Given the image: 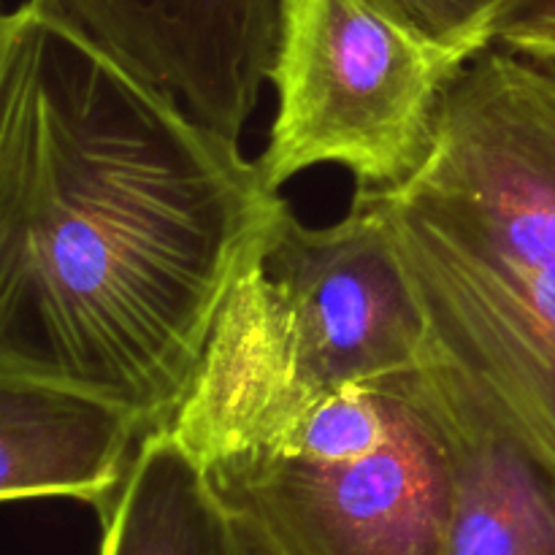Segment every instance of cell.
<instances>
[{
    "label": "cell",
    "mask_w": 555,
    "mask_h": 555,
    "mask_svg": "<svg viewBox=\"0 0 555 555\" xmlns=\"http://www.w3.org/2000/svg\"><path fill=\"white\" fill-rule=\"evenodd\" d=\"M195 125L242 144L274 74L285 0H27Z\"/></svg>",
    "instance_id": "cell-6"
},
{
    "label": "cell",
    "mask_w": 555,
    "mask_h": 555,
    "mask_svg": "<svg viewBox=\"0 0 555 555\" xmlns=\"http://www.w3.org/2000/svg\"><path fill=\"white\" fill-rule=\"evenodd\" d=\"M396 27L448 57H475L493 47L491 30L513 0H361Z\"/></svg>",
    "instance_id": "cell-10"
},
{
    "label": "cell",
    "mask_w": 555,
    "mask_h": 555,
    "mask_svg": "<svg viewBox=\"0 0 555 555\" xmlns=\"http://www.w3.org/2000/svg\"><path fill=\"white\" fill-rule=\"evenodd\" d=\"M101 529L98 555H249L204 466L168 428L144 437Z\"/></svg>",
    "instance_id": "cell-9"
},
{
    "label": "cell",
    "mask_w": 555,
    "mask_h": 555,
    "mask_svg": "<svg viewBox=\"0 0 555 555\" xmlns=\"http://www.w3.org/2000/svg\"><path fill=\"white\" fill-rule=\"evenodd\" d=\"M555 20V0H513L507 9L499 14L496 25L491 30V43L493 36L504 27H515V25H531V22H547Z\"/></svg>",
    "instance_id": "cell-12"
},
{
    "label": "cell",
    "mask_w": 555,
    "mask_h": 555,
    "mask_svg": "<svg viewBox=\"0 0 555 555\" xmlns=\"http://www.w3.org/2000/svg\"><path fill=\"white\" fill-rule=\"evenodd\" d=\"M428 331L383 209L304 225L282 201L238 260L168 431L198 464L271 442L325 399L417 369Z\"/></svg>",
    "instance_id": "cell-3"
},
{
    "label": "cell",
    "mask_w": 555,
    "mask_h": 555,
    "mask_svg": "<svg viewBox=\"0 0 555 555\" xmlns=\"http://www.w3.org/2000/svg\"><path fill=\"white\" fill-rule=\"evenodd\" d=\"M22 3L0 22V374L177 417L244 249L258 160Z\"/></svg>",
    "instance_id": "cell-1"
},
{
    "label": "cell",
    "mask_w": 555,
    "mask_h": 555,
    "mask_svg": "<svg viewBox=\"0 0 555 555\" xmlns=\"http://www.w3.org/2000/svg\"><path fill=\"white\" fill-rule=\"evenodd\" d=\"M529 57V54H526ZM383 209L428 347L555 475V68L482 49Z\"/></svg>",
    "instance_id": "cell-2"
},
{
    "label": "cell",
    "mask_w": 555,
    "mask_h": 555,
    "mask_svg": "<svg viewBox=\"0 0 555 555\" xmlns=\"http://www.w3.org/2000/svg\"><path fill=\"white\" fill-rule=\"evenodd\" d=\"M450 453L448 555H555V475L428 352Z\"/></svg>",
    "instance_id": "cell-8"
},
{
    "label": "cell",
    "mask_w": 555,
    "mask_h": 555,
    "mask_svg": "<svg viewBox=\"0 0 555 555\" xmlns=\"http://www.w3.org/2000/svg\"><path fill=\"white\" fill-rule=\"evenodd\" d=\"M150 437L135 412L70 385L0 374V496L76 499L106 518Z\"/></svg>",
    "instance_id": "cell-7"
},
{
    "label": "cell",
    "mask_w": 555,
    "mask_h": 555,
    "mask_svg": "<svg viewBox=\"0 0 555 555\" xmlns=\"http://www.w3.org/2000/svg\"><path fill=\"white\" fill-rule=\"evenodd\" d=\"M201 466L249 555H448L450 453L426 361Z\"/></svg>",
    "instance_id": "cell-4"
},
{
    "label": "cell",
    "mask_w": 555,
    "mask_h": 555,
    "mask_svg": "<svg viewBox=\"0 0 555 555\" xmlns=\"http://www.w3.org/2000/svg\"><path fill=\"white\" fill-rule=\"evenodd\" d=\"M493 47H504L509 52L529 54V57L555 60V20L531 22V25L504 27L493 36Z\"/></svg>",
    "instance_id": "cell-11"
},
{
    "label": "cell",
    "mask_w": 555,
    "mask_h": 555,
    "mask_svg": "<svg viewBox=\"0 0 555 555\" xmlns=\"http://www.w3.org/2000/svg\"><path fill=\"white\" fill-rule=\"evenodd\" d=\"M461 60L434 52L361 0H285L271 85L276 114L258 157L266 188L341 166L358 190H393L431 157Z\"/></svg>",
    "instance_id": "cell-5"
}]
</instances>
